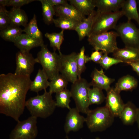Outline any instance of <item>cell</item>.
Returning <instances> with one entry per match:
<instances>
[{"instance_id": "6da1fadb", "label": "cell", "mask_w": 139, "mask_h": 139, "mask_svg": "<svg viewBox=\"0 0 139 139\" xmlns=\"http://www.w3.org/2000/svg\"><path fill=\"white\" fill-rule=\"evenodd\" d=\"M30 76L8 73L0 75V113L18 121L25 107Z\"/></svg>"}, {"instance_id": "7a4b0ae2", "label": "cell", "mask_w": 139, "mask_h": 139, "mask_svg": "<svg viewBox=\"0 0 139 139\" xmlns=\"http://www.w3.org/2000/svg\"><path fill=\"white\" fill-rule=\"evenodd\" d=\"M52 94L46 89L42 94H38L26 101L25 107L31 116L46 118L53 114L56 106Z\"/></svg>"}, {"instance_id": "3957f363", "label": "cell", "mask_w": 139, "mask_h": 139, "mask_svg": "<svg viewBox=\"0 0 139 139\" xmlns=\"http://www.w3.org/2000/svg\"><path fill=\"white\" fill-rule=\"evenodd\" d=\"M86 114L85 122L92 132L105 131L111 125L115 117L106 106L89 110Z\"/></svg>"}, {"instance_id": "277c9868", "label": "cell", "mask_w": 139, "mask_h": 139, "mask_svg": "<svg viewBox=\"0 0 139 139\" xmlns=\"http://www.w3.org/2000/svg\"><path fill=\"white\" fill-rule=\"evenodd\" d=\"M123 15L121 10L109 13L96 11L92 28L89 37L108 32L114 29L119 19Z\"/></svg>"}, {"instance_id": "5b68a950", "label": "cell", "mask_w": 139, "mask_h": 139, "mask_svg": "<svg viewBox=\"0 0 139 139\" xmlns=\"http://www.w3.org/2000/svg\"><path fill=\"white\" fill-rule=\"evenodd\" d=\"M36 58L50 80L59 74L60 56L55 51H50L44 44L41 47Z\"/></svg>"}, {"instance_id": "8992f818", "label": "cell", "mask_w": 139, "mask_h": 139, "mask_svg": "<svg viewBox=\"0 0 139 139\" xmlns=\"http://www.w3.org/2000/svg\"><path fill=\"white\" fill-rule=\"evenodd\" d=\"M119 36L116 32L111 31L90 35L88 40L95 50L101 51L108 54L113 53L118 48L117 38Z\"/></svg>"}, {"instance_id": "52a82bcc", "label": "cell", "mask_w": 139, "mask_h": 139, "mask_svg": "<svg viewBox=\"0 0 139 139\" xmlns=\"http://www.w3.org/2000/svg\"><path fill=\"white\" fill-rule=\"evenodd\" d=\"M91 85L85 79L81 78L72 83L70 90L76 108L79 111L86 114L89 110L88 90Z\"/></svg>"}, {"instance_id": "ba28073f", "label": "cell", "mask_w": 139, "mask_h": 139, "mask_svg": "<svg viewBox=\"0 0 139 139\" xmlns=\"http://www.w3.org/2000/svg\"><path fill=\"white\" fill-rule=\"evenodd\" d=\"M37 118L32 116L19 120L9 135V139H35L38 134Z\"/></svg>"}, {"instance_id": "9c48e42d", "label": "cell", "mask_w": 139, "mask_h": 139, "mask_svg": "<svg viewBox=\"0 0 139 139\" xmlns=\"http://www.w3.org/2000/svg\"><path fill=\"white\" fill-rule=\"evenodd\" d=\"M125 47L139 48V29L131 21L117 25L114 29Z\"/></svg>"}, {"instance_id": "30bf717a", "label": "cell", "mask_w": 139, "mask_h": 139, "mask_svg": "<svg viewBox=\"0 0 139 139\" xmlns=\"http://www.w3.org/2000/svg\"><path fill=\"white\" fill-rule=\"evenodd\" d=\"M60 56V73L68 82L72 83L78 79L76 62L77 54L73 52L68 55L59 53Z\"/></svg>"}, {"instance_id": "8fae6325", "label": "cell", "mask_w": 139, "mask_h": 139, "mask_svg": "<svg viewBox=\"0 0 139 139\" xmlns=\"http://www.w3.org/2000/svg\"><path fill=\"white\" fill-rule=\"evenodd\" d=\"M16 68L14 73L20 75L30 76L34 70L35 64L38 63L29 52L20 50L16 54Z\"/></svg>"}, {"instance_id": "7c38bea8", "label": "cell", "mask_w": 139, "mask_h": 139, "mask_svg": "<svg viewBox=\"0 0 139 139\" xmlns=\"http://www.w3.org/2000/svg\"><path fill=\"white\" fill-rule=\"evenodd\" d=\"M66 117L64 130L68 139V134L71 131L76 132L82 128L85 121V118L81 115L76 108H71Z\"/></svg>"}, {"instance_id": "4fadbf2b", "label": "cell", "mask_w": 139, "mask_h": 139, "mask_svg": "<svg viewBox=\"0 0 139 139\" xmlns=\"http://www.w3.org/2000/svg\"><path fill=\"white\" fill-rule=\"evenodd\" d=\"M106 92L105 106L114 117H119L125 105L120 93L113 87Z\"/></svg>"}, {"instance_id": "5bb4252c", "label": "cell", "mask_w": 139, "mask_h": 139, "mask_svg": "<svg viewBox=\"0 0 139 139\" xmlns=\"http://www.w3.org/2000/svg\"><path fill=\"white\" fill-rule=\"evenodd\" d=\"M55 14L58 17H65L75 20L79 22L85 18L74 6L68 3L53 7Z\"/></svg>"}, {"instance_id": "9a60e30c", "label": "cell", "mask_w": 139, "mask_h": 139, "mask_svg": "<svg viewBox=\"0 0 139 139\" xmlns=\"http://www.w3.org/2000/svg\"><path fill=\"white\" fill-rule=\"evenodd\" d=\"M91 77L92 80L90 83L91 86L104 90L106 92L110 88V85L115 80L106 75L102 69L98 70L95 68L91 74Z\"/></svg>"}, {"instance_id": "2e32d148", "label": "cell", "mask_w": 139, "mask_h": 139, "mask_svg": "<svg viewBox=\"0 0 139 139\" xmlns=\"http://www.w3.org/2000/svg\"><path fill=\"white\" fill-rule=\"evenodd\" d=\"M113 54L114 58L127 64L139 60V48L125 47L118 48Z\"/></svg>"}, {"instance_id": "e0dca14e", "label": "cell", "mask_w": 139, "mask_h": 139, "mask_svg": "<svg viewBox=\"0 0 139 139\" xmlns=\"http://www.w3.org/2000/svg\"><path fill=\"white\" fill-rule=\"evenodd\" d=\"M20 50L29 52L34 48L43 45L44 41L34 39L26 33H22L13 42Z\"/></svg>"}, {"instance_id": "ac0fdd59", "label": "cell", "mask_w": 139, "mask_h": 139, "mask_svg": "<svg viewBox=\"0 0 139 139\" xmlns=\"http://www.w3.org/2000/svg\"><path fill=\"white\" fill-rule=\"evenodd\" d=\"M97 10L102 13L116 12L121 8L125 0H93Z\"/></svg>"}, {"instance_id": "d6986e66", "label": "cell", "mask_w": 139, "mask_h": 139, "mask_svg": "<svg viewBox=\"0 0 139 139\" xmlns=\"http://www.w3.org/2000/svg\"><path fill=\"white\" fill-rule=\"evenodd\" d=\"M138 110L133 103L128 101L125 104L119 117L124 124L132 125L136 121Z\"/></svg>"}, {"instance_id": "ffe728a7", "label": "cell", "mask_w": 139, "mask_h": 139, "mask_svg": "<svg viewBox=\"0 0 139 139\" xmlns=\"http://www.w3.org/2000/svg\"><path fill=\"white\" fill-rule=\"evenodd\" d=\"M8 14L10 20V25L24 27L28 23V18L24 11L21 8L12 7Z\"/></svg>"}, {"instance_id": "44dd1931", "label": "cell", "mask_w": 139, "mask_h": 139, "mask_svg": "<svg viewBox=\"0 0 139 139\" xmlns=\"http://www.w3.org/2000/svg\"><path fill=\"white\" fill-rule=\"evenodd\" d=\"M48 79L45 71L42 69H39L34 80L31 82L30 90L38 93L42 90L46 89L49 86Z\"/></svg>"}, {"instance_id": "7402d4cb", "label": "cell", "mask_w": 139, "mask_h": 139, "mask_svg": "<svg viewBox=\"0 0 139 139\" xmlns=\"http://www.w3.org/2000/svg\"><path fill=\"white\" fill-rule=\"evenodd\" d=\"M95 12V11L88 16L83 21L79 23L76 28L75 30L77 33L79 41L82 40L85 37H89L92 28Z\"/></svg>"}, {"instance_id": "603a6c76", "label": "cell", "mask_w": 139, "mask_h": 139, "mask_svg": "<svg viewBox=\"0 0 139 139\" xmlns=\"http://www.w3.org/2000/svg\"><path fill=\"white\" fill-rule=\"evenodd\" d=\"M121 11L124 16L128 20H134L139 24V15L135 0H125L121 7Z\"/></svg>"}, {"instance_id": "cb8c5ba5", "label": "cell", "mask_w": 139, "mask_h": 139, "mask_svg": "<svg viewBox=\"0 0 139 139\" xmlns=\"http://www.w3.org/2000/svg\"><path fill=\"white\" fill-rule=\"evenodd\" d=\"M138 84V81L135 77L128 75L120 78L114 88L120 93L122 91H131L137 87Z\"/></svg>"}, {"instance_id": "d4e9b609", "label": "cell", "mask_w": 139, "mask_h": 139, "mask_svg": "<svg viewBox=\"0 0 139 139\" xmlns=\"http://www.w3.org/2000/svg\"><path fill=\"white\" fill-rule=\"evenodd\" d=\"M71 4L75 7L83 15H88L94 11L95 7L93 0H69Z\"/></svg>"}, {"instance_id": "484cf974", "label": "cell", "mask_w": 139, "mask_h": 139, "mask_svg": "<svg viewBox=\"0 0 139 139\" xmlns=\"http://www.w3.org/2000/svg\"><path fill=\"white\" fill-rule=\"evenodd\" d=\"M35 14L30 22L23 29V32L36 39L43 41L42 34L38 27Z\"/></svg>"}, {"instance_id": "4316f807", "label": "cell", "mask_w": 139, "mask_h": 139, "mask_svg": "<svg viewBox=\"0 0 139 139\" xmlns=\"http://www.w3.org/2000/svg\"><path fill=\"white\" fill-rule=\"evenodd\" d=\"M23 32L19 27L10 25L0 32L1 37L7 41L14 42Z\"/></svg>"}, {"instance_id": "83f0119b", "label": "cell", "mask_w": 139, "mask_h": 139, "mask_svg": "<svg viewBox=\"0 0 139 139\" xmlns=\"http://www.w3.org/2000/svg\"><path fill=\"white\" fill-rule=\"evenodd\" d=\"M68 82L65 77L59 74L50 80L49 92L52 94L56 93L66 88Z\"/></svg>"}, {"instance_id": "f1b7e54d", "label": "cell", "mask_w": 139, "mask_h": 139, "mask_svg": "<svg viewBox=\"0 0 139 139\" xmlns=\"http://www.w3.org/2000/svg\"><path fill=\"white\" fill-rule=\"evenodd\" d=\"M56 107L66 108L69 110L71 95L70 91L66 88L56 93Z\"/></svg>"}, {"instance_id": "f546056e", "label": "cell", "mask_w": 139, "mask_h": 139, "mask_svg": "<svg viewBox=\"0 0 139 139\" xmlns=\"http://www.w3.org/2000/svg\"><path fill=\"white\" fill-rule=\"evenodd\" d=\"M64 30H62L58 33L53 32L51 33H46L45 34L46 37L49 40L50 45L55 51L57 50L59 53L60 51L61 46L64 40Z\"/></svg>"}, {"instance_id": "4dcf8cb0", "label": "cell", "mask_w": 139, "mask_h": 139, "mask_svg": "<svg viewBox=\"0 0 139 139\" xmlns=\"http://www.w3.org/2000/svg\"><path fill=\"white\" fill-rule=\"evenodd\" d=\"M79 23L71 19L65 17H58L57 19H54L53 21V23L56 27L64 30H75Z\"/></svg>"}, {"instance_id": "1f68e13d", "label": "cell", "mask_w": 139, "mask_h": 139, "mask_svg": "<svg viewBox=\"0 0 139 139\" xmlns=\"http://www.w3.org/2000/svg\"><path fill=\"white\" fill-rule=\"evenodd\" d=\"M102 90L97 87L89 88L88 90L89 105H99L102 103L106 99Z\"/></svg>"}, {"instance_id": "d6a6232c", "label": "cell", "mask_w": 139, "mask_h": 139, "mask_svg": "<svg viewBox=\"0 0 139 139\" xmlns=\"http://www.w3.org/2000/svg\"><path fill=\"white\" fill-rule=\"evenodd\" d=\"M37 1L40 2L41 4L42 15L45 23L48 25L53 23V17L55 14L53 7L50 5L46 0Z\"/></svg>"}, {"instance_id": "836d02e7", "label": "cell", "mask_w": 139, "mask_h": 139, "mask_svg": "<svg viewBox=\"0 0 139 139\" xmlns=\"http://www.w3.org/2000/svg\"><path fill=\"white\" fill-rule=\"evenodd\" d=\"M85 48L83 46L80 49V52L77 54L76 60L77 69L78 79L81 78V75L86 68L85 64L87 56L85 54Z\"/></svg>"}, {"instance_id": "e575fe53", "label": "cell", "mask_w": 139, "mask_h": 139, "mask_svg": "<svg viewBox=\"0 0 139 139\" xmlns=\"http://www.w3.org/2000/svg\"><path fill=\"white\" fill-rule=\"evenodd\" d=\"M121 61L115 58L109 56L108 54L104 53L99 64L106 70L109 69L113 65L123 63Z\"/></svg>"}, {"instance_id": "d590c367", "label": "cell", "mask_w": 139, "mask_h": 139, "mask_svg": "<svg viewBox=\"0 0 139 139\" xmlns=\"http://www.w3.org/2000/svg\"><path fill=\"white\" fill-rule=\"evenodd\" d=\"M8 11L5 7L0 6V30L5 28L10 25Z\"/></svg>"}, {"instance_id": "8d00e7d4", "label": "cell", "mask_w": 139, "mask_h": 139, "mask_svg": "<svg viewBox=\"0 0 139 139\" xmlns=\"http://www.w3.org/2000/svg\"><path fill=\"white\" fill-rule=\"evenodd\" d=\"M34 0H8L7 6H12V7L20 8L25 5L27 4Z\"/></svg>"}, {"instance_id": "74e56055", "label": "cell", "mask_w": 139, "mask_h": 139, "mask_svg": "<svg viewBox=\"0 0 139 139\" xmlns=\"http://www.w3.org/2000/svg\"><path fill=\"white\" fill-rule=\"evenodd\" d=\"M103 54V53L102 51L95 50L92 53L90 57L87 56L86 63L92 61L96 63L99 64Z\"/></svg>"}, {"instance_id": "f35d334b", "label": "cell", "mask_w": 139, "mask_h": 139, "mask_svg": "<svg viewBox=\"0 0 139 139\" xmlns=\"http://www.w3.org/2000/svg\"><path fill=\"white\" fill-rule=\"evenodd\" d=\"M48 3L53 7L65 5L68 4L65 0H46Z\"/></svg>"}, {"instance_id": "ab89813d", "label": "cell", "mask_w": 139, "mask_h": 139, "mask_svg": "<svg viewBox=\"0 0 139 139\" xmlns=\"http://www.w3.org/2000/svg\"><path fill=\"white\" fill-rule=\"evenodd\" d=\"M127 64L131 66L133 70L139 76V60Z\"/></svg>"}, {"instance_id": "60d3db41", "label": "cell", "mask_w": 139, "mask_h": 139, "mask_svg": "<svg viewBox=\"0 0 139 139\" xmlns=\"http://www.w3.org/2000/svg\"><path fill=\"white\" fill-rule=\"evenodd\" d=\"M8 0H0V6L5 7L7 6Z\"/></svg>"}, {"instance_id": "b9f144b4", "label": "cell", "mask_w": 139, "mask_h": 139, "mask_svg": "<svg viewBox=\"0 0 139 139\" xmlns=\"http://www.w3.org/2000/svg\"><path fill=\"white\" fill-rule=\"evenodd\" d=\"M136 122L137 123L138 128L139 129V108H138Z\"/></svg>"}, {"instance_id": "7bdbcfd3", "label": "cell", "mask_w": 139, "mask_h": 139, "mask_svg": "<svg viewBox=\"0 0 139 139\" xmlns=\"http://www.w3.org/2000/svg\"><path fill=\"white\" fill-rule=\"evenodd\" d=\"M81 139H83L81 138ZM95 139H100L99 137H97Z\"/></svg>"}]
</instances>
